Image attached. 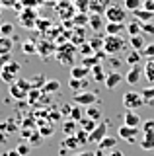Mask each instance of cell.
<instances>
[{
	"label": "cell",
	"mask_w": 154,
	"mask_h": 156,
	"mask_svg": "<svg viewBox=\"0 0 154 156\" xmlns=\"http://www.w3.org/2000/svg\"><path fill=\"white\" fill-rule=\"evenodd\" d=\"M125 47H127V43H125V39L121 35H107L105 33V37H103V53L105 55H119L121 51H125Z\"/></svg>",
	"instance_id": "6da1fadb"
},
{
	"label": "cell",
	"mask_w": 154,
	"mask_h": 156,
	"mask_svg": "<svg viewBox=\"0 0 154 156\" xmlns=\"http://www.w3.org/2000/svg\"><path fill=\"white\" fill-rule=\"evenodd\" d=\"M22 70V65L16 61H10L8 65H4L0 68V78H2V82H6L8 86L14 84V82L18 80V72Z\"/></svg>",
	"instance_id": "7a4b0ae2"
},
{
	"label": "cell",
	"mask_w": 154,
	"mask_h": 156,
	"mask_svg": "<svg viewBox=\"0 0 154 156\" xmlns=\"http://www.w3.org/2000/svg\"><path fill=\"white\" fill-rule=\"evenodd\" d=\"M144 104H146V101H144V98H142L141 92L129 90V92H125V94H123V105H125V109L137 111V109H141Z\"/></svg>",
	"instance_id": "3957f363"
},
{
	"label": "cell",
	"mask_w": 154,
	"mask_h": 156,
	"mask_svg": "<svg viewBox=\"0 0 154 156\" xmlns=\"http://www.w3.org/2000/svg\"><path fill=\"white\" fill-rule=\"evenodd\" d=\"M30 90H31V84L26 78H18L14 84H10V96L14 100H26L27 94H30Z\"/></svg>",
	"instance_id": "277c9868"
},
{
	"label": "cell",
	"mask_w": 154,
	"mask_h": 156,
	"mask_svg": "<svg viewBox=\"0 0 154 156\" xmlns=\"http://www.w3.org/2000/svg\"><path fill=\"white\" fill-rule=\"evenodd\" d=\"M57 58H59L61 65H70L74 62V57H76V45L72 43H65L62 47H57Z\"/></svg>",
	"instance_id": "5b68a950"
},
{
	"label": "cell",
	"mask_w": 154,
	"mask_h": 156,
	"mask_svg": "<svg viewBox=\"0 0 154 156\" xmlns=\"http://www.w3.org/2000/svg\"><path fill=\"white\" fill-rule=\"evenodd\" d=\"M105 20L107 22H119V23H125L127 22V10L121 4H109V8L105 10Z\"/></svg>",
	"instance_id": "8992f818"
},
{
	"label": "cell",
	"mask_w": 154,
	"mask_h": 156,
	"mask_svg": "<svg viewBox=\"0 0 154 156\" xmlns=\"http://www.w3.org/2000/svg\"><path fill=\"white\" fill-rule=\"evenodd\" d=\"M37 20H39V14H37L35 8H22V14L18 18V22H20L22 27L31 29V27L37 26Z\"/></svg>",
	"instance_id": "52a82bcc"
},
{
	"label": "cell",
	"mask_w": 154,
	"mask_h": 156,
	"mask_svg": "<svg viewBox=\"0 0 154 156\" xmlns=\"http://www.w3.org/2000/svg\"><path fill=\"white\" fill-rule=\"evenodd\" d=\"M76 105H82V107H90L94 104H98V94L96 92H88V90H82V92H76L72 96Z\"/></svg>",
	"instance_id": "ba28073f"
},
{
	"label": "cell",
	"mask_w": 154,
	"mask_h": 156,
	"mask_svg": "<svg viewBox=\"0 0 154 156\" xmlns=\"http://www.w3.org/2000/svg\"><path fill=\"white\" fill-rule=\"evenodd\" d=\"M119 139H123V140H127L129 144H135L137 143V139H138V135H141V129L138 127H129V125H121L119 127Z\"/></svg>",
	"instance_id": "9c48e42d"
},
{
	"label": "cell",
	"mask_w": 154,
	"mask_h": 156,
	"mask_svg": "<svg viewBox=\"0 0 154 156\" xmlns=\"http://www.w3.org/2000/svg\"><path fill=\"white\" fill-rule=\"evenodd\" d=\"M107 125H109V121H100V123L96 125V129L90 133V139H88L90 143L98 144L102 139H105V136H107Z\"/></svg>",
	"instance_id": "30bf717a"
},
{
	"label": "cell",
	"mask_w": 154,
	"mask_h": 156,
	"mask_svg": "<svg viewBox=\"0 0 154 156\" xmlns=\"http://www.w3.org/2000/svg\"><path fill=\"white\" fill-rule=\"evenodd\" d=\"M78 146H80V143H78V139H76V135H68L61 144V154H68V152L74 154L76 150H78Z\"/></svg>",
	"instance_id": "8fae6325"
},
{
	"label": "cell",
	"mask_w": 154,
	"mask_h": 156,
	"mask_svg": "<svg viewBox=\"0 0 154 156\" xmlns=\"http://www.w3.org/2000/svg\"><path fill=\"white\" fill-rule=\"evenodd\" d=\"M105 23H107V20H105L103 14H94V12H90L88 26L92 27L94 31H102V29H105Z\"/></svg>",
	"instance_id": "7c38bea8"
},
{
	"label": "cell",
	"mask_w": 154,
	"mask_h": 156,
	"mask_svg": "<svg viewBox=\"0 0 154 156\" xmlns=\"http://www.w3.org/2000/svg\"><path fill=\"white\" fill-rule=\"evenodd\" d=\"M142 74H144V70L141 68V65H135V66L129 68V72L125 74V82H127V84H131V86H135V84H138V82H141V76Z\"/></svg>",
	"instance_id": "4fadbf2b"
},
{
	"label": "cell",
	"mask_w": 154,
	"mask_h": 156,
	"mask_svg": "<svg viewBox=\"0 0 154 156\" xmlns=\"http://www.w3.org/2000/svg\"><path fill=\"white\" fill-rule=\"evenodd\" d=\"M90 72H92V68H88L86 65H82V62L70 66V78H80V80H84V78L90 76Z\"/></svg>",
	"instance_id": "5bb4252c"
},
{
	"label": "cell",
	"mask_w": 154,
	"mask_h": 156,
	"mask_svg": "<svg viewBox=\"0 0 154 156\" xmlns=\"http://www.w3.org/2000/svg\"><path fill=\"white\" fill-rule=\"evenodd\" d=\"M123 80H125V76L121 74V72H119V70H113V72H107V78H105L103 84L107 86L109 90H115V88L121 84Z\"/></svg>",
	"instance_id": "9a60e30c"
},
{
	"label": "cell",
	"mask_w": 154,
	"mask_h": 156,
	"mask_svg": "<svg viewBox=\"0 0 154 156\" xmlns=\"http://www.w3.org/2000/svg\"><path fill=\"white\" fill-rule=\"evenodd\" d=\"M107 35H121L123 31H127V22L125 23H119V22H107L105 23V29H103Z\"/></svg>",
	"instance_id": "2e32d148"
},
{
	"label": "cell",
	"mask_w": 154,
	"mask_h": 156,
	"mask_svg": "<svg viewBox=\"0 0 154 156\" xmlns=\"http://www.w3.org/2000/svg\"><path fill=\"white\" fill-rule=\"evenodd\" d=\"M123 125H129V127H138V125H142V119H141V115H138L137 111L127 109V111H125V117H123Z\"/></svg>",
	"instance_id": "e0dca14e"
},
{
	"label": "cell",
	"mask_w": 154,
	"mask_h": 156,
	"mask_svg": "<svg viewBox=\"0 0 154 156\" xmlns=\"http://www.w3.org/2000/svg\"><path fill=\"white\" fill-rule=\"evenodd\" d=\"M61 90V82L59 80H55V78H47V82H45V86L41 88V92H43V96H53V94H57V92Z\"/></svg>",
	"instance_id": "ac0fdd59"
},
{
	"label": "cell",
	"mask_w": 154,
	"mask_h": 156,
	"mask_svg": "<svg viewBox=\"0 0 154 156\" xmlns=\"http://www.w3.org/2000/svg\"><path fill=\"white\" fill-rule=\"evenodd\" d=\"M113 148H117V136L107 135L105 139H102L98 143V150H103V152L107 150V152H109V150H113Z\"/></svg>",
	"instance_id": "d6986e66"
},
{
	"label": "cell",
	"mask_w": 154,
	"mask_h": 156,
	"mask_svg": "<svg viewBox=\"0 0 154 156\" xmlns=\"http://www.w3.org/2000/svg\"><path fill=\"white\" fill-rule=\"evenodd\" d=\"M37 131L41 133L43 139H47V136H51L53 133H55V125H53L51 121H43V119H39V121H37Z\"/></svg>",
	"instance_id": "ffe728a7"
},
{
	"label": "cell",
	"mask_w": 154,
	"mask_h": 156,
	"mask_svg": "<svg viewBox=\"0 0 154 156\" xmlns=\"http://www.w3.org/2000/svg\"><path fill=\"white\" fill-rule=\"evenodd\" d=\"M141 148L142 150H154V131H146L141 135Z\"/></svg>",
	"instance_id": "44dd1931"
},
{
	"label": "cell",
	"mask_w": 154,
	"mask_h": 156,
	"mask_svg": "<svg viewBox=\"0 0 154 156\" xmlns=\"http://www.w3.org/2000/svg\"><path fill=\"white\" fill-rule=\"evenodd\" d=\"M14 47H16L14 37H4V35H0V55H8V53H12Z\"/></svg>",
	"instance_id": "7402d4cb"
},
{
	"label": "cell",
	"mask_w": 154,
	"mask_h": 156,
	"mask_svg": "<svg viewBox=\"0 0 154 156\" xmlns=\"http://www.w3.org/2000/svg\"><path fill=\"white\" fill-rule=\"evenodd\" d=\"M109 0H90V12L94 14H105V10L109 8Z\"/></svg>",
	"instance_id": "603a6c76"
},
{
	"label": "cell",
	"mask_w": 154,
	"mask_h": 156,
	"mask_svg": "<svg viewBox=\"0 0 154 156\" xmlns=\"http://www.w3.org/2000/svg\"><path fill=\"white\" fill-rule=\"evenodd\" d=\"M92 78L96 82H105V78H107V72H105V68H103V65L102 62H98V65H94L92 66Z\"/></svg>",
	"instance_id": "cb8c5ba5"
},
{
	"label": "cell",
	"mask_w": 154,
	"mask_h": 156,
	"mask_svg": "<svg viewBox=\"0 0 154 156\" xmlns=\"http://www.w3.org/2000/svg\"><path fill=\"white\" fill-rule=\"evenodd\" d=\"M70 43L72 45H82L86 43V35H84V27H78V29H72L70 31Z\"/></svg>",
	"instance_id": "d4e9b609"
},
{
	"label": "cell",
	"mask_w": 154,
	"mask_h": 156,
	"mask_svg": "<svg viewBox=\"0 0 154 156\" xmlns=\"http://www.w3.org/2000/svg\"><path fill=\"white\" fill-rule=\"evenodd\" d=\"M133 16H135L137 22L146 23V22H152V20H154V12H148V10L141 8V10H137V12H133Z\"/></svg>",
	"instance_id": "484cf974"
},
{
	"label": "cell",
	"mask_w": 154,
	"mask_h": 156,
	"mask_svg": "<svg viewBox=\"0 0 154 156\" xmlns=\"http://www.w3.org/2000/svg\"><path fill=\"white\" fill-rule=\"evenodd\" d=\"M141 61H142V53H141V51H137V49H131V51L125 55V62H127V65H131V66L138 65Z\"/></svg>",
	"instance_id": "4316f807"
},
{
	"label": "cell",
	"mask_w": 154,
	"mask_h": 156,
	"mask_svg": "<svg viewBox=\"0 0 154 156\" xmlns=\"http://www.w3.org/2000/svg\"><path fill=\"white\" fill-rule=\"evenodd\" d=\"M86 117H90V119H94L96 123H100V121H103L102 117H103V111L100 109L98 105H90V107H86Z\"/></svg>",
	"instance_id": "83f0119b"
},
{
	"label": "cell",
	"mask_w": 154,
	"mask_h": 156,
	"mask_svg": "<svg viewBox=\"0 0 154 156\" xmlns=\"http://www.w3.org/2000/svg\"><path fill=\"white\" fill-rule=\"evenodd\" d=\"M55 51H57V49L53 47V43H45V41H39V43H37V53H39L43 58H47L51 53H55Z\"/></svg>",
	"instance_id": "f1b7e54d"
},
{
	"label": "cell",
	"mask_w": 154,
	"mask_h": 156,
	"mask_svg": "<svg viewBox=\"0 0 154 156\" xmlns=\"http://www.w3.org/2000/svg\"><path fill=\"white\" fill-rule=\"evenodd\" d=\"M129 45H131V49H137V51H142V49L146 47V41H144L142 33H141V35H133V37H129Z\"/></svg>",
	"instance_id": "f546056e"
},
{
	"label": "cell",
	"mask_w": 154,
	"mask_h": 156,
	"mask_svg": "<svg viewBox=\"0 0 154 156\" xmlns=\"http://www.w3.org/2000/svg\"><path fill=\"white\" fill-rule=\"evenodd\" d=\"M45 82H47V78L45 74H33L30 78V84H31V90H41L43 86H45Z\"/></svg>",
	"instance_id": "4dcf8cb0"
},
{
	"label": "cell",
	"mask_w": 154,
	"mask_h": 156,
	"mask_svg": "<svg viewBox=\"0 0 154 156\" xmlns=\"http://www.w3.org/2000/svg\"><path fill=\"white\" fill-rule=\"evenodd\" d=\"M86 115V107H82V105H74L70 109V115H68V119H72V121H76V123H80V119Z\"/></svg>",
	"instance_id": "1f68e13d"
},
{
	"label": "cell",
	"mask_w": 154,
	"mask_h": 156,
	"mask_svg": "<svg viewBox=\"0 0 154 156\" xmlns=\"http://www.w3.org/2000/svg\"><path fill=\"white\" fill-rule=\"evenodd\" d=\"M127 31H129V35H141V31H142V23L141 22H137V20H133V22H127Z\"/></svg>",
	"instance_id": "d6a6232c"
},
{
	"label": "cell",
	"mask_w": 154,
	"mask_h": 156,
	"mask_svg": "<svg viewBox=\"0 0 154 156\" xmlns=\"http://www.w3.org/2000/svg\"><path fill=\"white\" fill-rule=\"evenodd\" d=\"M86 84H88L86 78H84V80H80V78H70V80H68V86H70V90L74 92V94H76V92H82V88Z\"/></svg>",
	"instance_id": "836d02e7"
},
{
	"label": "cell",
	"mask_w": 154,
	"mask_h": 156,
	"mask_svg": "<svg viewBox=\"0 0 154 156\" xmlns=\"http://www.w3.org/2000/svg\"><path fill=\"white\" fill-rule=\"evenodd\" d=\"M76 131H78V123H76V121L68 119V121L62 123V133H65L66 136H68V135H76Z\"/></svg>",
	"instance_id": "e575fe53"
},
{
	"label": "cell",
	"mask_w": 154,
	"mask_h": 156,
	"mask_svg": "<svg viewBox=\"0 0 154 156\" xmlns=\"http://www.w3.org/2000/svg\"><path fill=\"white\" fill-rule=\"evenodd\" d=\"M96 125H98V123H96V121L94 119H90V117H82V119H80V123H78V127H80V129H84V131H88V133H92V131L96 129Z\"/></svg>",
	"instance_id": "d590c367"
},
{
	"label": "cell",
	"mask_w": 154,
	"mask_h": 156,
	"mask_svg": "<svg viewBox=\"0 0 154 156\" xmlns=\"http://www.w3.org/2000/svg\"><path fill=\"white\" fill-rule=\"evenodd\" d=\"M123 6L127 12H137V10H141L142 8V0H123Z\"/></svg>",
	"instance_id": "8d00e7d4"
},
{
	"label": "cell",
	"mask_w": 154,
	"mask_h": 156,
	"mask_svg": "<svg viewBox=\"0 0 154 156\" xmlns=\"http://www.w3.org/2000/svg\"><path fill=\"white\" fill-rule=\"evenodd\" d=\"M142 70H144V76H146V80L154 84V58H148Z\"/></svg>",
	"instance_id": "74e56055"
},
{
	"label": "cell",
	"mask_w": 154,
	"mask_h": 156,
	"mask_svg": "<svg viewBox=\"0 0 154 156\" xmlns=\"http://www.w3.org/2000/svg\"><path fill=\"white\" fill-rule=\"evenodd\" d=\"M88 43H90V47L94 49V53H96V51H102V49H103V37L98 35V33H96L94 37H90Z\"/></svg>",
	"instance_id": "f35d334b"
},
{
	"label": "cell",
	"mask_w": 154,
	"mask_h": 156,
	"mask_svg": "<svg viewBox=\"0 0 154 156\" xmlns=\"http://www.w3.org/2000/svg\"><path fill=\"white\" fill-rule=\"evenodd\" d=\"M22 51L26 53V55H35L37 53V43L31 41V39H27V41L22 43Z\"/></svg>",
	"instance_id": "ab89813d"
},
{
	"label": "cell",
	"mask_w": 154,
	"mask_h": 156,
	"mask_svg": "<svg viewBox=\"0 0 154 156\" xmlns=\"http://www.w3.org/2000/svg\"><path fill=\"white\" fill-rule=\"evenodd\" d=\"M27 136H30V146H31V148H35V146H41L43 144V136H41V133H39V131H33V135H27Z\"/></svg>",
	"instance_id": "60d3db41"
},
{
	"label": "cell",
	"mask_w": 154,
	"mask_h": 156,
	"mask_svg": "<svg viewBox=\"0 0 154 156\" xmlns=\"http://www.w3.org/2000/svg\"><path fill=\"white\" fill-rule=\"evenodd\" d=\"M0 35H4V37H12V35H14V23H10V22L0 23Z\"/></svg>",
	"instance_id": "b9f144b4"
},
{
	"label": "cell",
	"mask_w": 154,
	"mask_h": 156,
	"mask_svg": "<svg viewBox=\"0 0 154 156\" xmlns=\"http://www.w3.org/2000/svg\"><path fill=\"white\" fill-rule=\"evenodd\" d=\"M74 6H76L78 12L90 14V0H74Z\"/></svg>",
	"instance_id": "7bdbcfd3"
},
{
	"label": "cell",
	"mask_w": 154,
	"mask_h": 156,
	"mask_svg": "<svg viewBox=\"0 0 154 156\" xmlns=\"http://www.w3.org/2000/svg\"><path fill=\"white\" fill-rule=\"evenodd\" d=\"M141 94H142V98H144V101H146V104L154 101V84H152V86H148V88H142Z\"/></svg>",
	"instance_id": "ee69618b"
},
{
	"label": "cell",
	"mask_w": 154,
	"mask_h": 156,
	"mask_svg": "<svg viewBox=\"0 0 154 156\" xmlns=\"http://www.w3.org/2000/svg\"><path fill=\"white\" fill-rule=\"evenodd\" d=\"M88 18H90V14H82V12H78V14H74V23L78 27H84L86 23H88Z\"/></svg>",
	"instance_id": "f6af8a7d"
},
{
	"label": "cell",
	"mask_w": 154,
	"mask_h": 156,
	"mask_svg": "<svg viewBox=\"0 0 154 156\" xmlns=\"http://www.w3.org/2000/svg\"><path fill=\"white\" fill-rule=\"evenodd\" d=\"M0 131L2 133H12V131H16V125H14V119H6V121H2L0 123Z\"/></svg>",
	"instance_id": "bcb514c9"
},
{
	"label": "cell",
	"mask_w": 154,
	"mask_h": 156,
	"mask_svg": "<svg viewBox=\"0 0 154 156\" xmlns=\"http://www.w3.org/2000/svg\"><path fill=\"white\" fill-rule=\"evenodd\" d=\"M76 139H78V143H80V144H86V143H90V140H88V139H90V133L78 127V131H76Z\"/></svg>",
	"instance_id": "7dc6e473"
},
{
	"label": "cell",
	"mask_w": 154,
	"mask_h": 156,
	"mask_svg": "<svg viewBox=\"0 0 154 156\" xmlns=\"http://www.w3.org/2000/svg\"><path fill=\"white\" fill-rule=\"evenodd\" d=\"M16 150H18V152H20L22 156H27V154L31 152V146H30V143H26V140H22V143L16 146Z\"/></svg>",
	"instance_id": "c3c4849f"
},
{
	"label": "cell",
	"mask_w": 154,
	"mask_h": 156,
	"mask_svg": "<svg viewBox=\"0 0 154 156\" xmlns=\"http://www.w3.org/2000/svg\"><path fill=\"white\" fill-rule=\"evenodd\" d=\"M78 51H80V55H82V57H92V55H94V49L90 47V43H88V41H86V43H82Z\"/></svg>",
	"instance_id": "681fc988"
},
{
	"label": "cell",
	"mask_w": 154,
	"mask_h": 156,
	"mask_svg": "<svg viewBox=\"0 0 154 156\" xmlns=\"http://www.w3.org/2000/svg\"><path fill=\"white\" fill-rule=\"evenodd\" d=\"M41 94H43L41 90H30V94H27V101H30V104H37V100H39Z\"/></svg>",
	"instance_id": "f907efd6"
},
{
	"label": "cell",
	"mask_w": 154,
	"mask_h": 156,
	"mask_svg": "<svg viewBox=\"0 0 154 156\" xmlns=\"http://www.w3.org/2000/svg\"><path fill=\"white\" fill-rule=\"evenodd\" d=\"M141 53H142V57H144V58H154V43L146 45V47H144Z\"/></svg>",
	"instance_id": "816d5d0a"
},
{
	"label": "cell",
	"mask_w": 154,
	"mask_h": 156,
	"mask_svg": "<svg viewBox=\"0 0 154 156\" xmlns=\"http://www.w3.org/2000/svg\"><path fill=\"white\" fill-rule=\"evenodd\" d=\"M142 33H146V35H152V37H154V22L142 23Z\"/></svg>",
	"instance_id": "f5cc1de1"
},
{
	"label": "cell",
	"mask_w": 154,
	"mask_h": 156,
	"mask_svg": "<svg viewBox=\"0 0 154 156\" xmlns=\"http://www.w3.org/2000/svg\"><path fill=\"white\" fill-rule=\"evenodd\" d=\"M20 4V0H0V6L2 8H16Z\"/></svg>",
	"instance_id": "db71d44e"
},
{
	"label": "cell",
	"mask_w": 154,
	"mask_h": 156,
	"mask_svg": "<svg viewBox=\"0 0 154 156\" xmlns=\"http://www.w3.org/2000/svg\"><path fill=\"white\" fill-rule=\"evenodd\" d=\"M142 133H146V131H154V119H146V121H142Z\"/></svg>",
	"instance_id": "11a10c76"
},
{
	"label": "cell",
	"mask_w": 154,
	"mask_h": 156,
	"mask_svg": "<svg viewBox=\"0 0 154 156\" xmlns=\"http://www.w3.org/2000/svg\"><path fill=\"white\" fill-rule=\"evenodd\" d=\"M20 4H22V8H37V0H20Z\"/></svg>",
	"instance_id": "9f6ffc18"
},
{
	"label": "cell",
	"mask_w": 154,
	"mask_h": 156,
	"mask_svg": "<svg viewBox=\"0 0 154 156\" xmlns=\"http://www.w3.org/2000/svg\"><path fill=\"white\" fill-rule=\"evenodd\" d=\"M142 8L148 12H154V0H142Z\"/></svg>",
	"instance_id": "6f0895ef"
},
{
	"label": "cell",
	"mask_w": 154,
	"mask_h": 156,
	"mask_svg": "<svg viewBox=\"0 0 154 156\" xmlns=\"http://www.w3.org/2000/svg\"><path fill=\"white\" fill-rule=\"evenodd\" d=\"M70 156H94V152H90V150H80V152H74Z\"/></svg>",
	"instance_id": "680465c9"
},
{
	"label": "cell",
	"mask_w": 154,
	"mask_h": 156,
	"mask_svg": "<svg viewBox=\"0 0 154 156\" xmlns=\"http://www.w3.org/2000/svg\"><path fill=\"white\" fill-rule=\"evenodd\" d=\"M70 109H72V105H68V104H65L61 107V113H65V115H70Z\"/></svg>",
	"instance_id": "91938a15"
},
{
	"label": "cell",
	"mask_w": 154,
	"mask_h": 156,
	"mask_svg": "<svg viewBox=\"0 0 154 156\" xmlns=\"http://www.w3.org/2000/svg\"><path fill=\"white\" fill-rule=\"evenodd\" d=\"M105 156H125V154L121 152V150H117V148H113V150H109V152H107V154H105Z\"/></svg>",
	"instance_id": "94428289"
},
{
	"label": "cell",
	"mask_w": 154,
	"mask_h": 156,
	"mask_svg": "<svg viewBox=\"0 0 154 156\" xmlns=\"http://www.w3.org/2000/svg\"><path fill=\"white\" fill-rule=\"evenodd\" d=\"M6 139H8V135L0 131V146H2V144H6Z\"/></svg>",
	"instance_id": "6125c7cd"
},
{
	"label": "cell",
	"mask_w": 154,
	"mask_h": 156,
	"mask_svg": "<svg viewBox=\"0 0 154 156\" xmlns=\"http://www.w3.org/2000/svg\"><path fill=\"white\" fill-rule=\"evenodd\" d=\"M109 62H111V66H113V68H117L119 65H121V61H119V58H115V57H113V58H111Z\"/></svg>",
	"instance_id": "be15d7a7"
},
{
	"label": "cell",
	"mask_w": 154,
	"mask_h": 156,
	"mask_svg": "<svg viewBox=\"0 0 154 156\" xmlns=\"http://www.w3.org/2000/svg\"><path fill=\"white\" fill-rule=\"evenodd\" d=\"M6 156H22V154L18 152L16 148H14V150H8V152H6Z\"/></svg>",
	"instance_id": "e7e4bbea"
},
{
	"label": "cell",
	"mask_w": 154,
	"mask_h": 156,
	"mask_svg": "<svg viewBox=\"0 0 154 156\" xmlns=\"http://www.w3.org/2000/svg\"><path fill=\"white\" fill-rule=\"evenodd\" d=\"M94 156H105V152H103V150H96Z\"/></svg>",
	"instance_id": "03108f58"
},
{
	"label": "cell",
	"mask_w": 154,
	"mask_h": 156,
	"mask_svg": "<svg viewBox=\"0 0 154 156\" xmlns=\"http://www.w3.org/2000/svg\"><path fill=\"white\" fill-rule=\"evenodd\" d=\"M0 14H2V6H0Z\"/></svg>",
	"instance_id": "003e7915"
}]
</instances>
